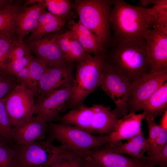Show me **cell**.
<instances>
[{"mask_svg": "<svg viewBox=\"0 0 167 167\" xmlns=\"http://www.w3.org/2000/svg\"><path fill=\"white\" fill-rule=\"evenodd\" d=\"M145 46L144 38L128 41L112 37L105 53V63L131 84L150 72Z\"/></svg>", "mask_w": 167, "mask_h": 167, "instance_id": "6da1fadb", "label": "cell"}, {"mask_svg": "<svg viewBox=\"0 0 167 167\" xmlns=\"http://www.w3.org/2000/svg\"><path fill=\"white\" fill-rule=\"evenodd\" d=\"M110 22L116 38L134 41L143 38L152 27L151 8L131 5L122 0H114Z\"/></svg>", "mask_w": 167, "mask_h": 167, "instance_id": "7a4b0ae2", "label": "cell"}, {"mask_svg": "<svg viewBox=\"0 0 167 167\" xmlns=\"http://www.w3.org/2000/svg\"><path fill=\"white\" fill-rule=\"evenodd\" d=\"M105 59V54L92 55L88 54L76 63L72 92L65 104L64 110L83 105L86 98L100 86Z\"/></svg>", "mask_w": 167, "mask_h": 167, "instance_id": "3957f363", "label": "cell"}, {"mask_svg": "<svg viewBox=\"0 0 167 167\" xmlns=\"http://www.w3.org/2000/svg\"><path fill=\"white\" fill-rule=\"evenodd\" d=\"M118 119L110 108L101 105L88 107L83 105L71 109L57 120L76 126L91 134H109Z\"/></svg>", "mask_w": 167, "mask_h": 167, "instance_id": "277c9868", "label": "cell"}, {"mask_svg": "<svg viewBox=\"0 0 167 167\" xmlns=\"http://www.w3.org/2000/svg\"><path fill=\"white\" fill-rule=\"evenodd\" d=\"M46 140L59 143L66 150L85 154L87 152L109 143L108 135L95 136L79 128L60 123H49Z\"/></svg>", "mask_w": 167, "mask_h": 167, "instance_id": "5b68a950", "label": "cell"}, {"mask_svg": "<svg viewBox=\"0 0 167 167\" xmlns=\"http://www.w3.org/2000/svg\"><path fill=\"white\" fill-rule=\"evenodd\" d=\"M114 1L76 0L72 4L79 21L98 37L106 47L112 38L110 17Z\"/></svg>", "mask_w": 167, "mask_h": 167, "instance_id": "8992f818", "label": "cell"}, {"mask_svg": "<svg viewBox=\"0 0 167 167\" xmlns=\"http://www.w3.org/2000/svg\"><path fill=\"white\" fill-rule=\"evenodd\" d=\"M13 167H49L54 159L65 149L61 145L41 140L14 147Z\"/></svg>", "mask_w": 167, "mask_h": 167, "instance_id": "52a82bcc", "label": "cell"}, {"mask_svg": "<svg viewBox=\"0 0 167 167\" xmlns=\"http://www.w3.org/2000/svg\"><path fill=\"white\" fill-rule=\"evenodd\" d=\"M35 94L25 86L18 84L4 97L12 126L32 120L35 117Z\"/></svg>", "mask_w": 167, "mask_h": 167, "instance_id": "ba28073f", "label": "cell"}, {"mask_svg": "<svg viewBox=\"0 0 167 167\" xmlns=\"http://www.w3.org/2000/svg\"><path fill=\"white\" fill-rule=\"evenodd\" d=\"M100 86L115 103L116 107L112 112L116 117L119 119L126 115V104L130 94L131 83L105 63Z\"/></svg>", "mask_w": 167, "mask_h": 167, "instance_id": "9c48e42d", "label": "cell"}, {"mask_svg": "<svg viewBox=\"0 0 167 167\" xmlns=\"http://www.w3.org/2000/svg\"><path fill=\"white\" fill-rule=\"evenodd\" d=\"M167 70L148 74L131 84L126 104L127 113H135L140 105L167 82Z\"/></svg>", "mask_w": 167, "mask_h": 167, "instance_id": "30bf717a", "label": "cell"}, {"mask_svg": "<svg viewBox=\"0 0 167 167\" xmlns=\"http://www.w3.org/2000/svg\"><path fill=\"white\" fill-rule=\"evenodd\" d=\"M74 63H66L48 67L39 83L37 102L56 90L72 87L74 79Z\"/></svg>", "mask_w": 167, "mask_h": 167, "instance_id": "8fae6325", "label": "cell"}, {"mask_svg": "<svg viewBox=\"0 0 167 167\" xmlns=\"http://www.w3.org/2000/svg\"><path fill=\"white\" fill-rule=\"evenodd\" d=\"M145 49L152 74L167 70V34L153 28L144 32Z\"/></svg>", "mask_w": 167, "mask_h": 167, "instance_id": "7c38bea8", "label": "cell"}, {"mask_svg": "<svg viewBox=\"0 0 167 167\" xmlns=\"http://www.w3.org/2000/svg\"><path fill=\"white\" fill-rule=\"evenodd\" d=\"M72 92V87H69L49 93L35 103V115L47 123L57 120L60 113L64 110L65 104Z\"/></svg>", "mask_w": 167, "mask_h": 167, "instance_id": "4fadbf2b", "label": "cell"}, {"mask_svg": "<svg viewBox=\"0 0 167 167\" xmlns=\"http://www.w3.org/2000/svg\"><path fill=\"white\" fill-rule=\"evenodd\" d=\"M56 35L49 33L38 39L24 41L31 52L50 67L68 62L56 42Z\"/></svg>", "mask_w": 167, "mask_h": 167, "instance_id": "5bb4252c", "label": "cell"}, {"mask_svg": "<svg viewBox=\"0 0 167 167\" xmlns=\"http://www.w3.org/2000/svg\"><path fill=\"white\" fill-rule=\"evenodd\" d=\"M85 155L99 167H143L139 160L116 152L109 144L89 151Z\"/></svg>", "mask_w": 167, "mask_h": 167, "instance_id": "9a60e30c", "label": "cell"}, {"mask_svg": "<svg viewBox=\"0 0 167 167\" xmlns=\"http://www.w3.org/2000/svg\"><path fill=\"white\" fill-rule=\"evenodd\" d=\"M48 124L41 118L12 127L13 140L17 145H24L43 140L47 134Z\"/></svg>", "mask_w": 167, "mask_h": 167, "instance_id": "2e32d148", "label": "cell"}, {"mask_svg": "<svg viewBox=\"0 0 167 167\" xmlns=\"http://www.w3.org/2000/svg\"><path fill=\"white\" fill-rule=\"evenodd\" d=\"M144 119L143 113L136 114L131 112L118 119L112 131L108 135L109 145L113 147L118 142L127 140L142 132L141 125Z\"/></svg>", "mask_w": 167, "mask_h": 167, "instance_id": "e0dca14e", "label": "cell"}, {"mask_svg": "<svg viewBox=\"0 0 167 167\" xmlns=\"http://www.w3.org/2000/svg\"><path fill=\"white\" fill-rule=\"evenodd\" d=\"M45 6V0H40L29 7H24L22 5L16 19V38L17 40L23 41L26 36L37 28L39 17Z\"/></svg>", "mask_w": 167, "mask_h": 167, "instance_id": "ac0fdd59", "label": "cell"}, {"mask_svg": "<svg viewBox=\"0 0 167 167\" xmlns=\"http://www.w3.org/2000/svg\"><path fill=\"white\" fill-rule=\"evenodd\" d=\"M68 24L70 30L87 53L94 55L105 54L106 46L92 31L79 21L76 22L73 19H70Z\"/></svg>", "mask_w": 167, "mask_h": 167, "instance_id": "d6986e66", "label": "cell"}, {"mask_svg": "<svg viewBox=\"0 0 167 167\" xmlns=\"http://www.w3.org/2000/svg\"><path fill=\"white\" fill-rule=\"evenodd\" d=\"M56 41L67 62H78L88 54L85 51L70 30L57 34Z\"/></svg>", "mask_w": 167, "mask_h": 167, "instance_id": "ffe728a7", "label": "cell"}, {"mask_svg": "<svg viewBox=\"0 0 167 167\" xmlns=\"http://www.w3.org/2000/svg\"><path fill=\"white\" fill-rule=\"evenodd\" d=\"M32 55L24 41H19L15 37L11 45L5 71L15 75L28 65Z\"/></svg>", "mask_w": 167, "mask_h": 167, "instance_id": "44dd1931", "label": "cell"}, {"mask_svg": "<svg viewBox=\"0 0 167 167\" xmlns=\"http://www.w3.org/2000/svg\"><path fill=\"white\" fill-rule=\"evenodd\" d=\"M147 120H154L158 115L167 110V82L161 86L139 107Z\"/></svg>", "mask_w": 167, "mask_h": 167, "instance_id": "7402d4cb", "label": "cell"}, {"mask_svg": "<svg viewBox=\"0 0 167 167\" xmlns=\"http://www.w3.org/2000/svg\"><path fill=\"white\" fill-rule=\"evenodd\" d=\"M127 140L124 143L121 141L118 142L111 147L116 152L126 154L138 160L142 158L149 149L147 140L142 132Z\"/></svg>", "mask_w": 167, "mask_h": 167, "instance_id": "603a6c76", "label": "cell"}, {"mask_svg": "<svg viewBox=\"0 0 167 167\" xmlns=\"http://www.w3.org/2000/svg\"><path fill=\"white\" fill-rule=\"evenodd\" d=\"M24 2L23 0H13L8 6L0 11V37H16V17Z\"/></svg>", "mask_w": 167, "mask_h": 167, "instance_id": "cb8c5ba5", "label": "cell"}, {"mask_svg": "<svg viewBox=\"0 0 167 167\" xmlns=\"http://www.w3.org/2000/svg\"><path fill=\"white\" fill-rule=\"evenodd\" d=\"M148 130V155L160 152L167 143V131L157 125L154 120H147Z\"/></svg>", "mask_w": 167, "mask_h": 167, "instance_id": "d4e9b609", "label": "cell"}, {"mask_svg": "<svg viewBox=\"0 0 167 167\" xmlns=\"http://www.w3.org/2000/svg\"><path fill=\"white\" fill-rule=\"evenodd\" d=\"M85 154L65 149L49 167H84Z\"/></svg>", "mask_w": 167, "mask_h": 167, "instance_id": "484cf974", "label": "cell"}, {"mask_svg": "<svg viewBox=\"0 0 167 167\" xmlns=\"http://www.w3.org/2000/svg\"><path fill=\"white\" fill-rule=\"evenodd\" d=\"M45 8L49 12L62 19L71 18L72 4L69 0H45Z\"/></svg>", "mask_w": 167, "mask_h": 167, "instance_id": "4316f807", "label": "cell"}, {"mask_svg": "<svg viewBox=\"0 0 167 167\" xmlns=\"http://www.w3.org/2000/svg\"><path fill=\"white\" fill-rule=\"evenodd\" d=\"M151 9L152 28L157 30L161 27H167V0H155Z\"/></svg>", "mask_w": 167, "mask_h": 167, "instance_id": "83f0119b", "label": "cell"}, {"mask_svg": "<svg viewBox=\"0 0 167 167\" xmlns=\"http://www.w3.org/2000/svg\"><path fill=\"white\" fill-rule=\"evenodd\" d=\"M28 67L35 95L38 91L40 80L48 67L43 61L33 55Z\"/></svg>", "mask_w": 167, "mask_h": 167, "instance_id": "f1b7e54d", "label": "cell"}, {"mask_svg": "<svg viewBox=\"0 0 167 167\" xmlns=\"http://www.w3.org/2000/svg\"><path fill=\"white\" fill-rule=\"evenodd\" d=\"M65 24V19H60L38 26L23 41L26 42L40 39L46 35L60 30Z\"/></svg>", "mask_w": 167, "mask_h": 167, "instance_id": "f546056e", "label": "cell"}, {"mask_svg": "<svg viewBox=\"0 0 167 167\" xmlns=\"http://www.w3.org/2000/svg\"><path fill=\"white\" fill-rule=\"evenodd\" d=\"M12 126L7 111L4 98L0 99V137L5 141L13 140Z\"/></svg>", "mask_w": 167, "mask_h": 167, "instance_id": "4dcf8cb0", "label": "cell"}, {"mask_svg": "<svg viewBox=\"0 0 167 167\" xmlns=\"http://www.w3.org/2000/svg\"><path fill=\"white\" fill-rule=\"evenodd\" d=\"M143 167L152 166L167 167V143L159 153L144 156L139 160Z\"/></svg>", "mask_w": 167, "mask_h": 167, "instance_id": "1f68e13d", "label": "cell"}, {"mask_svg": "<svg viewBox=\"0 0 167 167\" xmlns=\"http://www.w3.org/2000/svg\"><path fill=\"white\" fill-rule=\"evenodd\" d=\"M18 84L15 75L5 71L0 70V99L4 97Z\"/></svg>", "mask_w": 167, "mask_h": 167, "instance_id": "d6a6232c", "label": "cell"}, {"mask_svg": "<svg viewBox=\"0 0 167 167\" xmlns=\"http://www.w3.org/2000/svg\"><path fill=\"white\" fill-rule=\"evenodd\" d=\"M15 154L14 148L0 139V167H13Z\"/></svg>", "mask_w": 167, "mask_h": 167, "instance_id": "836d02e7", "label": "cell"}, {"mask_svg": "<svg viewBox=\"0 0 167 167\" xmlns=\"http://www.w3.org/2000/svg\"><path fill=\"white\" fill-rule=\"evenodd\" d=\"M15 37L4 36L0 38V70L5 71L11 45Z\"/></svg>", "mask_w": 167, "mask_h": 167, "instance_id": "e575fe53", "label": "cell"}, {"mask_svg": "<svg viewBox=\"0 0 167 167\" xmlns=\"http://www.w3.org/2000/svg\"><path fill=\"white\" fill-rule=\"evenodd\" d=\"M15 76L19 84L25 86L32 91L34 94V88L30 77L28 65L22 70Z\"/></svg>", "mask_w": 167, "mask_h": 167, "instance_id": "d590c367", "label": "cell"}, {"mask_svg": "<svg viewBox=\"0 0 167 167\" xmlns=\"http://www.w3.org/2000/svg\"><path fill=\"white\" fill-rule=\"evenodd\" d=\"M60 19L61 18L48 11L45 8L42 11L39 17L38 27L50 23Z\"/></svg>", "mask_w": 167, "mask_h": 167, "instance_id": "8d00e7d4", "label": "cell"}, {"mask_svg": "<svg viewBox=\"0 0 167 167\" xmlns=\"http://www.w3.org/2000/svg\"><path fill=\"white\" fill-rule=\"evenodd\" d=\"M84 167H99L88 156L85 155Z\"/></svg>", "mask_w": 167, "mask_h": 167, "instance_id": "74e56055", "label": "cell"}, {"mask_svg": "<svg viewBox=\"0 0 167 167\" xmlns=\"http://www.w3.org/2000/svg\"><path fill=\"white\" fill-rule=\"evenodd\" d=\"M159 126L167 131V110L163 113Z\"/></svg>", "mask_w": 167, "mask_h": 167, "instance_id": "f35d334b", "label": "cell"}, {"mask_svg": "<svg viewBox=\"0 0 167 167\" xmlns=\"http://www.w3.org/2000/svg\"><path fill=\"white\" fill-rule=\"evenodd\" d=\"M154 0H140L139 1V3L140 5V7L142 8H146L148 6L152 4L154 5L155 3Z\"/></svg>", "mask_w": 167, "mask_h": 167, "instance_id": "ab89813d", "label": "cell"}, {"mask_svg": "<svg viewBox=\"0 0 167 167\" xmlns=\"http://www.w3.org/2000/svg\"><path fill=\"white\" fill-rule=\"evenodd\" d=\"M13 0H0V11L8 6Z\"/></svg>", "mask_w": 167, "mask_h": 167, "instance_id": "60d3db41", "label": "cell"}, {"mask_svg": "<svg viewBox=\"0 0 167 167\" xmlns=\"http://www.w3.org/2000/svg\"><path fill=\"white\" fill-rule=\"evenodd\" d=\"M161 167V166H152V167Z\"/></svg>", "mask_w": 167, "mask_h": 167, "instance_id": "b9f144b4", "label": "cell"}, {"mask_svg": "<svg viewBox=\"0 0 167 167\" xmlns=\"http://www.w3.org/2000/svg\"><path fill=\"white\" fill-rule=\"evenodd\" d=\"M0 139H2L0 137ZM3 140V139H2Z\"/></svg>", "mask_w": 167, "mask_h": 167, "instance_id": "7bdbcfd3", "label": "cell"}]
</instances>
